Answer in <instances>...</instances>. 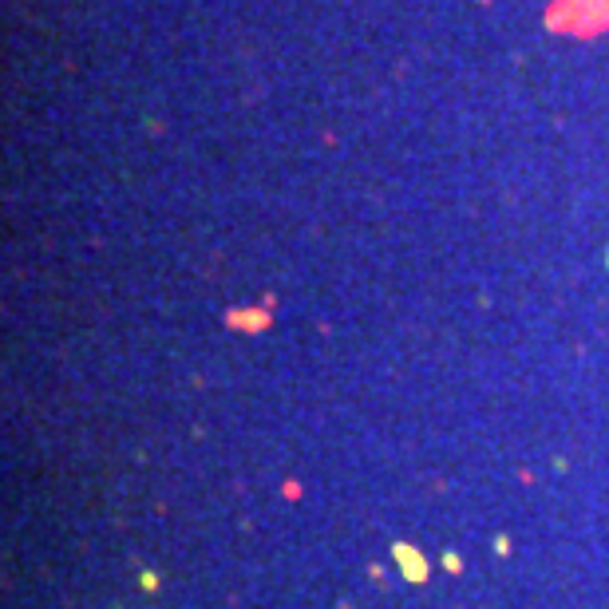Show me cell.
Instances as JSON below:
<instances>
[{
	"instance_id": "cell-1",
	"label": "cell",
	"mask_w": 609,
	"mask_h": 609,
	"mask_svg": "<svg viewBox=\"0 0 609 609\" xmlns=\"http://www.w3.org/2000/svg\"><path fill=\"white\" fill-rule=\"evenodd\" d=\"M396 554H400V558H403V566H408V578H415V582H419V578H424V562L415 558V554H412L408 546H400Z\"/></svg>"
}]
</instances>
